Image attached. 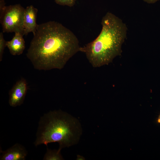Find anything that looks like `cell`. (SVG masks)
Listing matches in <instances>:
<instances>
[{
    "label": "cell",
    "mask_w": 160,
    "mask_h": 160,
    "mask_svg": "<svg viewBox=\"0 0 160 160\" xmlns=\"http://www.w3.org/2000/svg\"><path fill=\"white\" fill-rule=\"evenodd\" d=\"M33 36L26 56L36 69H61L80 52L77 37L58 22L49 21L37 25Z\"/></svg>",
    "instance_id": "obj_1"
},
{
    "label": "cell",
    "mask_w": 160,
    "mask_h": 160,
    "mask_svg": "<svg viewBox=\"0 0 160 160\" xmlns=\"http://www.w3.org/2000/svg\"><path fill=\"white\" fill-rule=\"evenodd\" d=\"M101 31L92 41L81 47L89 62L95 68L108 65L119 55L126 37L127 28L122 20L112 13L103 17Z\"/></svg>",
    "instance_id": "obj_2"
},
{
    "label": "cell",
    "mask_w": 160,
    "mask_h": 160,
    "mask_svg": "<svg viewBox=\"0 0 160 160\" xmlns=\"http://www.w3.org/2000/svg\"><path fill=\"white\" fill-rule=\"evenodd\" d=\"M81 132L76 119L60 110L50 111L40 118L34 145L47 146L49 143L57 142L61 150L77 143Z\"/></svg>",
    "instance_id": "obj_3"
},
{
    "label": "cell",
    "mask_w": 160,
    "mask_h": 160,
    "mask_svg": "<svg viewBox=\"0 0 160 160\" xmlns=\"http://www.w3.org/2000/svg\"><path fill=\"white\" fill-rule=\"evenodd\" d=\"M25 9L20 4L6 6L0 15L3 32H19L24 35L23 18Z\"/></svg>",
    "instance_id": "obj_4"
},
{
    "label": "cell",
    "mask_w": 160,
    "mask_h": 160,
    "mask_svg": "<svg viewBox=\"0 0 160 160\" xmlns=\"http://www.w3.org/2000/svg\"><path fill=\"white\" fill-rule=\"evenodd\" d=\"M28 89V84L25 79L22 78L17 81L9 92V105L15 107L22 104Z\"/></svg>",
    "instance_id": "obj_5"
},
{
    "label": "cell",
    "mask_w": 160,
    "mask_h": 160,
    "mask_svg": "<svg viewBox=\"0 0 160 160\" xmlns=\"http://www.w3.org/2000/svg\"><path fill=\"white\" fill-rule=\"evenodd\" d=\"M38 9L33 5L27 7L25 9L23 18L24 35L29 33H35L37 25L36 23Z\"/></svg>",
    "instance_id": "obj_6"
},
{
    "label": "cell",
    "mask_w": 160,
    "mask_h": 160,
    "mask_svg": "<svg viewBox=\"0 0 160 160\" xmlns=\"http://www.w3.org/2000/svg\"><path fill=\"white\" fill-rule=\"evenodd\" d=\"M1 160H25L27 151L22 145L17 143L6 151H1Z\"/></svg>",
    "instance_id": "obj_7"
},
{
    "label": "cell",
    "mask_w": 160,
    "mask_h": 160,
    "mask_svg": "<svg viewBox=\"0 0 160 160\" xmlns=\"http://www.w3.org/2000/svg\"><path fill=\"white\" fill-rule=\"evenodd\" d=\"M23 35L20 33H15V35L10 41H6V45L10 53L12 55H20L22 54L25 48Z\"/></svg>",
    "instance_id": "obj_8"
},
{
    "label": "cell",
    "mask_w": 160,
    "mask_h": 160,
    "mask_svg": "<svg viewBox=\"0 0 160 160\" xmlns=\"http://www.w3.org/2000/svg\"><path fill=\"white\" fill-rule=\"evenodd\" d=\"M61 150H51L47 148V151L45 154L43 160H62L63 158L61 154Z\"/></svg>",
    "instance_id": "obj_9"
},
{
    "label": "cell",
    "mask_w": 160,
    "mask_h": 160,
    "mask_svg": "<svg viewBox=\"0 0 160 160\" xmlns=\"http://www.w3.org/2000/svg\"><path fill=\"white\" fill-rule=\"evenodd\" d=\"M3 32H1L0 33V61L2 60L4 50L6 47V41L4 39Z\"/></svg>",
    "instance_id": "obj_10"
},
{
    "label": "cell",
    "mask_w": 160,
    "mask_h": 160,
    "mask_svg": "<svg viewBox=\"0 0 160 160\" xmlns=\"http://www.w3.org/2000/svg\"><path fill=\"white\" fill-rule=\"evenodd\" d=\"M55 1L56 3L59 5L71 7L75 4L76 0H55Z\"/></svg>",
    "instance_id": "obj_11"
},
{
    "label": "cell",
    "mask_w": 160,
    "mask_h": 160,
    "mask_svg": "<svg viewBox=\"0 0 160 160\" xmlns=\"http://www.w3.org/2000/svg\"><path fill=\"white\" fill-rule=\"evenodd\" d=\"M4 0H0V15L3 12L6 6Z\"/></svg>",
    "instance_id": "obj_12"
},
{
    "label": "cell",
    "mask_w": 160,
    "mask_h": 160,
    "mask_svg": "<svg viewBox=\"0 0 160 160\" xmlns=\"http://www.w3.org/2000/svg\"><path fill=\"white\" fill-rule=\"evenodd\" d=\"M144 1L149 4L154 3L159 0H143Z\"/></svg>",
    "instance_id": "obj_13"
},
{
    "label": "cell",
    "mask_w": 160,
    "mask_h": 160,
    "mask_svg": "<svg viewBox=\"0 0 160 160\" xmlns=\"http://www.w3.org/2000/svg\"><path fill=\"white\" fill-rule=\"evenodd\" d=\"M77 160H84L85 159L84 157H83V156H81L80 155H78L77 156Z\"/></svg>",
    "instance_id": "obj_14"
},
{
    "label": "cell",
    "mask_w": 160,
    "mask_h": 160,
    "mask_svg": "<svg viewBox=\"0 0 160 160\" xmlns=\"http://www.w3.org/2000/svg\"><path fill=\"white\" fill-rule=\"evenodd\" d=\"M157 121L158 123H160V114L158 118Z\"/></svg>",
    "instance_id": "obj_15"
}]
</instances>
